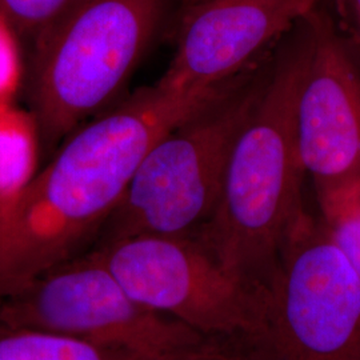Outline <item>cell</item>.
Returning a JSON list of instances; mask_svg holds the SVG:
<instances>
[{
	"instance_id": "7a4b0ae2",
	"label": "cell",
	"mask_w": 360,
	"mask_h": 360,
	"mask_svg": "<svg viewBox=\"0 0 360 360\" xmlns=\"http://www.w3.org/2000/svg\"><path fill=\"white\" fill-rule=\"evenodd\" d=\"M311 37L307 13L275 44L270 80L233 144L218 207L195 236L247 291L276 269L306 217L296 105Z\"/></svg>"
},
{
	"instance_id": "e0dca14e",
	"label": "cell",
	"mask_w": 360,
	"mask_h": 360,
	"mask_svg": "<svg viewBox=\"0 0 360 360\" xmlns=\"http://www.w3.org/2000/svg\"><path fill=\"white\" fill-rule=\"evenodd\" d=\"M205 1H208V0H179V8H178L176 16L179 13L187 11V10H191L193 7H196V6H199V4L205 3Z\"/></svg>"
},
{
	"instance_id": "ba28073f",
	"label": "cell",
	"mask_w": 360,
	"mask_h": 360,
	"mask_svg": "<svg viewBox=\"0 0 360 360\" xmlns=\"http://www.w3.org/2000/svg\"><path fill=\"white\" fill-rule=\"evenodd\" d=\"M309 18L311 52L296 105V136L319 199L360 181V70L324 0Z\"/></svg>"
},
{
	"instance_id": "2e32d148",
	"label": "cell",
	"mask_w": 360,
	"mask_h": 360,
	"mask_svg": "<svg viewBox=\"0 0 360 360\" xmlns=\"http://www.w3.org/2000/svg\"><path fill=\"white\" fill-rule=\"evenodd\" d=\"M163 360H250L231 338H205L202 342Z\"/></svg>"
},
{
	"instance_id": "9c48e42d",
	"label": "cell",
	"mask_w": 360,
	"mask_h": 360,
	"mask_svg": "<svg viewBox=\"0 0 360 360\" xmlns=\"http://www.w3.org/2000/svg\"><path fill=\"white\" fill-rule=\"evenodd\" d=\"M321 0H208L176 16V51L156 83L200 94L243 72Z\"/></svg>"
},
{
	"instance_id": "7c38bea8",
	"label": "cell",
	"mask_w": 360,
	"mask_h": 360,
	"mask_svg": "<svg viewBox=\"0 0 360 360\" xmlns=\"http://www.w3.org/2000/svg\"><path fill=\"white\" fill-rule=\"evenodd\" d=\"M324 231L360 276V181L319 198Z\"/></svg>"
},
{
	"instance_id": "8fae6325",
	"label": "cell",
	"mask_w": 360,
	"mask_h": 360,
	"mask_svg": "<svg viewBox=\"0 0 360 360\" xmlns=\"http://www.w3.org/2000/svg\"><path fill=\"white\" fill-rule=\"evenodd\" d=\"M0 360L144 359L67 335L0 322Z\"/></svg>"
},
{
	"instance_id": "30bf717a",
	"label": "cell",
	"mask_w": 360,
	"mask_h": 360,
	"mask_svg": "<svg viewBox=\"0 0 360 360\" xmlns=\"http://www.w3.org/2000/svg\"><path fill=\"white\" fill-rule=\"evenodd\" d=\"M38 119L18 104L0 107V220L22 199L40 169Z\"/></svg>"
},
{
	"instance_id": "8992f818",
	"label": "cell",
	"mask_w": 360,
	"mask_h": 360,
	"mask_svg": "<svg viewBox=\"0 0 360 360\" xmlns=\"http://www.w3.org/2000/svg\"><path fill=\"white\" fill-rule=\"evenodd\" d=\"M0 322L67 335L144 360L166 359L206 338L143 307L94 252L0 299Z\"/></svg>"
},
{
	"instance_id": "5bb4252c",
	"label": "cell",
	"mask_w": 360,
	"mask_h": 360,
	"mask_svg": "<svg viewBox=\"0 0 360 360\" xmlns=\"http://www.w3.org/2000/svg\"><path fill=\"white\" fill-rule=\"evenodd\" d=\"M22 41L15 27L0 13V107L16 103L19 92L26 87L27 65Z\"/></svg>"
},
{
	"instance_id": "6da1fadb",
	"label": "cell",
	"mask_w": 360,
	"mask_h": 360,
	"mask_svg": "<svg viewBox=\"0 0 360 360\" xmlns=\"http://www.w3.org/2000/svg\"><path fill=\"white\" fill-rule=\"evenodd\" d=\"M143 89L75 129L0 220V299L79 257L151 147L212 94Z\"/></svg>"
},
{
	"instance_id": "3957f363",
	"label": "cell",
	"mask_w": 360,
	"mask_h": 360,
	"mask_svg": "<svg viewBox=\"0 0 360 360\" xmlns=\"http://www.w3.org/2000/svg\"><path fill=\"white\" fill-rule=\"evenodd\" d=\"M274 51L221 83L151 147L103 227V242L135 235L196 236L218 207L224 174L263 96Z\"/></svg>"
},
{
	"instance_id": "5b68a950",
	"label": "cell",
	"mask_w": 360,
	"mask_h": 360,
	"mask_svg": "<svg viewBox=\"0 0 360 360\" xmlns=\"http://www.w3.org/2000/svg\"><path fill=\"white\" fill-rule=\"evenodd\" d=\"M250 360H360V276L306 214L270 276L248 291Z\"/></svg>"
},
{
	"instance_id": "9a60e30c",
	"label": "cell",
	"mask_w": 360,
	"mask_h": 360,
	"mask_svg": "<svg viewBox=\"0 0 360 360\" xmlns=\"http://www.w3.org/2000/svg\"><path fill=\"white\" fill-rule=\"evenodd\" d=\"M328 6L339 35L360 70V0H333Z\"/></svg>"
},
{
	"instance_id": "4fadbf2b",
	"label": "cell",
	"mask_w": 360,
	"mask_h": 360,
	"mask_svg": "<svg viewBox=\"0 0 360 360\" xmlns=\"http://www.w3.org/2000/svg\"><path fill=\"white\" fill-rule=\"evenodd\" d=\"M79 0H0V13L32 44Z\"/></svg>"
},
{
	"instance_id": "52a82bcc",
	"label": "cell",
	"mask_w": 360,
	"mask_h": 360,
	"mask_svg": "<svg viewBox=\"0 0 360 360\" xmlns=\"http://www.w3.org/2000/svg\"><path fill=\"white\" fill-rule=\"evenodd\" d=\"M146 309L184 323L206 338H238L248 291L193 236L135 235L92 251Z\"/></svg>"
},
{
	"instance_id": "277c9868",
	"label": "cell",
	"mask_w": 360,
	"mask_h": 360,
	"mask_svg": "<svg viewBox=\"0 0 360 360\" xmlns=\"http://www.w3.org/2000/svg\"><path fill=\"white\" fill-rule=\"evenodd\" d=\"M178 8L179 0H79L32 43L26 90L43 147L110 108Z\"/></svg>"
}]
</instances>
